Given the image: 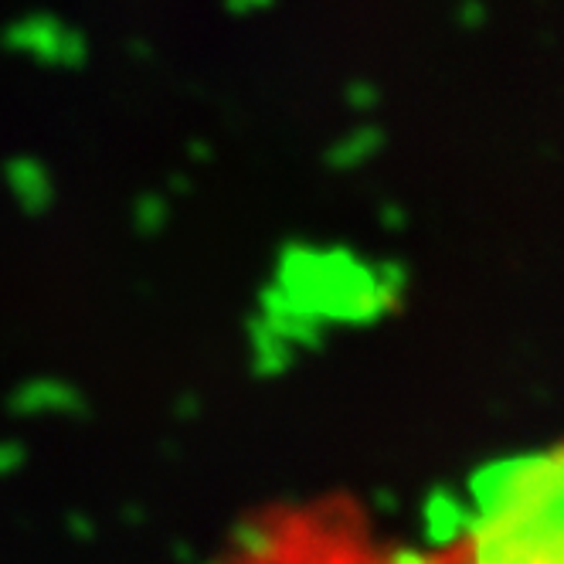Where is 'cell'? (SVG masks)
Listing matches in <instances>:
<instances>
[{
	"label": "cell",
	"instance_id": "1",
	"mask_svg": "<svg viewBox=\"0 0 564 564\" xmlns=\"http://www.w3.org/2000/svg\"><path fill=\"white\" fill-rule=\"evenodd\" d=\"M473 510L459 557L479 564H564V446L482 463L466 479Z\"/></svg>",
	"mask_w": 564,
	"mask_h": 564
},
{
	"label": "cell",
	"instance_id": "2",
	"mask_svg": "<svg viewBox=\"0 0 564 564\" xmlns=\"http://www.w3.org/2000/svg\"><path fill=\"white\" fill-rule=\"evenodd\" d=\"M272 282L319 324L371 327L405 300L409 269L394 259L368 262L344 246L316 249L310 241H286Z\"/></svg>",
	"mask_w": 564,
	"mask_h": 564
},
{
	"label": "cell",
	"instance_id": "3",
	"mask_svg": "<svg viewBox=\"0 0 564 564\" xmlns=\"http://www.w3.org/2000/svg\"><path fill=\"white\" fill-rule=\"evenodd\" d=\"M469 523L473 510L466 494H456L449 487H435L419 513V528H422V544L435 554H463V544L469 538Z\"/></svg>",
	"mask_w": 564,
	"mask_h": 564
},
{
	"label": "cell",
	"instance_id": "4",
	"mask_svg": "<svg viewBox=\"0 0 564 564\" xmlns=\"http://www.w3.org/2000/svg\"><path fill=\"white\" fill-rule=\"evenodd\" d=\"M262 319H269V324L286 337L296 350H319L327 340V324H319L316 316L303 313L286 293H282L275 282H269V286H262L259 293V310H256Z\"/></svg>",
	"mask_w": 564,
	"mask_h": 564
},
{
	"label": "cell",
	"instance_id": "5",
	"mask_svg": "<svg viewBox=\"0 0 564 564\" xmlns=\"http://www.w3.org/2000/svg\"><path fill=\"white\" fill-rule=\"evenodd\" d=\"M228 554L246 561H279L290 554V531L272 517H241L228 534Z\"/></svg>",
	"mask_w": 564,
	"mask_h": 564
},
{
	"label": "cell",
	"instance_id": "6",
	"mask_svg": "<svg viewBox=\"0 0 564 564\" xmlns=\"http://www.w3.org/2000/svg\"><path fill=\"white\" fill-rule=\"evenodd\" d=\"M246 340H249V360L252 371L259 378H282L293 365H296V347L282 337L269 319H262L259 313L246 324Z\"/></svg>",
	"mask_w": 564,
	"mask_h": 564
},
{
	"label": "cell",
	"instance_id": "7",
	"mask_svg": "<svg viewBox=\"0 0 564 564\" xmlns=\"http://www.w3.org/2000/svg\"><path fill=\"white\" fill-rule=\"evenodd\" d=\"M384 150V130L381 127H357L344 137H337L327 153H324V164L330 171H360L365 164H371V160Z\"/></svg>",
	"mask_w": 564,
	"mask_h": 564
},
{
	"label": "cell",
	"instance_id": "8",
	"mask_svg": "<svg viewBox=\"0 0 564 564\" xmlns=\"http://www.w3.org/2000/svg\"><path fill=\"white\" fill-rule=\"evenodd\" d=\"M344 99L354 112H371L381 102V89L375 83H368V78H354V83L344 89Z\"/></svg>",
	"mask_w": 564,
	"mask_h": 564
},
{
	"label": "cell",
	"instance_id": "9",
	"mask_svg": "<svg viewBox=\"0 0 564 564\" xmlns=\"http://www.w3.org/2000/svg\"><path fill=\"white\" fill-rule=\"evenodd\" d=\"M490 18V8L482 4V0H459V8H456V24L466 28V31H476L482 28Z\"/></svg>",
	"mask_w": 564,
	"mask_h": 564
},
{
	"label": "cell",
	"instance_id": "10",
	"mask_svg": "<svg viewBox=\"0 0 564 564\" xmlns=\"http://www.w3.org/2000/svg\"><path fill=\"white\" fill-rule=\"evenodd\" d=\"M381 557L394 564H422V561H432L435 554L425 544H391L388 551H381Z\"/></svg>",
	"mask_w": 564,
	"mask_h": 564
},
{
	"label": "cell",
	"instance_id": "11",
	"mask_svg": "<svg viewBox=\"0 0 564 564\" xmlns=\"http://www.w3.org/2000/svg\"><path fill=\"white\" fill-rule=\"evenodd\" d=\"M275 4V0H225V8L235 14V18H252V14H262Z\"/></svg>",
	"mask_w": 564,
	"mask_h": 564
},
{
	"label": "cell",
	"instance_id": "12",
	"mask_svg": "<svg viewBox=\"0 0 564 564\" xmlns=\"http://www.w3.org/2000/svg\"><path fill=\"white\" fill-rule=\"evenodd\" d=\"M378 218H381V225L384 228H391V231H398V228H405V212H401L398 205H384L381 212H378Z\"/></svg>",
	"mask_w": 564,
	"mask_h": 564
}]
</instances>
